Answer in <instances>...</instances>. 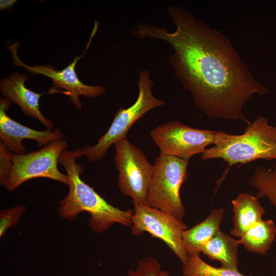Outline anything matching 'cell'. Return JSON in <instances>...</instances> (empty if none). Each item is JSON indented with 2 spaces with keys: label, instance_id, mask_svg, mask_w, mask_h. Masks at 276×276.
<instances>
[{
  "label": "cell",
  "instance_id": "cell-1",
  "mask_svg": "<svg viewBox=\"0 0 276 276\" xmlns=\"http://www.w3.org/2000/svg\"><path fill=\"white\" fill-rule=\"evenodd\" d=\"M174 32L148 24L134 28L133 35L169 43V63L175 77L189 91L195 105L210 119L248 122L243 113L255 95L269 89L258 81L228 37L196 19L188 10L168 5Z\"/></svg>",
  "mask_w": 276,
  "mask_h": 276
},
{
  "label": "cell",
  "instance_id": "cell-2",
  "mask_svg": "<svg viewBox=\"0 0 276 276\" xmlns=\"http://www.w3.org/2000/svg\"><path fill=\"white\" fill-rule=\"evenodd\" d=\"M84 155L82 148L64 150L59 163L64 168L68 178L67 195L59 201L58 213L68 220H75L83 212L89 213L88 225L94 232L102 234L114 223L131 227L133 212L123 210L107 202L80 177L84 166L77 163L78 158Z\"/></svg>",
  "mask_w": 276,
  "mask_h": 276
},
{
  "label": "cell",
  "instance_id": "cell-3",
  "mask_svg": "<svg viewBox=\"0 0 276 276\" xmlns=\"http://www.w3.org/2000/svg\"><path fill=\"white\" fill-rule=\"evenodd\" d=\"M203 160L221 158L232 166L245 164L257 159L276 160V126L270 125L265 117L259 116L249 122L241 134L215 132L213 146L201 154Z\"/></svg>",
  "mask_w": 276,
  "mask_h": 276
},
{
  "label": "cell",
  "instance_id": "cell-4",
  "mask_svg": "<svg viewBox=\"0 0 276 276\" xmlns=\"http://www.w3.org/2000/svg\"><path fill=\"white\" fill-rule=\"evenodd\" d=\"M154 82L147 70L142 71L139 76V95L135 103L127 108H120L107 131L96 144L86 145L82 149L86 158L91 162L101 160L112 145L126 137L133 124L149 111L165 104L164 100L152 93Z\"/></svg>",
  "mask_w": 276,
  "mask_h": 276
},
{
  "label": "cell",
  "instance_id": "cell-5",
  "mask_svg": "<svg viewBox=\"0 0 276 276\" xmlns=\"http://www.w3.org/2000/svg\"><path fill=\"white\" fill-rule=\"evenodd\" d=\"M189 160L160 154L155 160L146 204L182 221L185 207L180 189L187 178Z\"/></svg>",
  "mask_w": 276,
  "mask_h": 276
},
{
  "label": "cell",
  "instance_id": "cell-6",
  "mask_svg": "<svg viewBox=\"0 0 276 276\" xmlns=\"http://www.w3.org/2000/svg\"><path fill=\"white\" fill-rule=\"evenodd\" d=\"M114 145L120 190L124 195L131 197L132 201L146 204L153 165L143 150L130 142L127 137Z\"/></svg>",
  "mask_w": 276,
  "mask_h": 276
},
{
  "label": "cell",
  "instance_id": "cell-7",
  "mask_svg": "<svg viewBox=\"0 0 276 276\" xmlns=\"http://www.w3.org/2000/svg\"><path fill=\"white\" fill-rule=\"evenodd\" d=\"M68 145L64 139L52 142L36 151L12 153L13 167L5 183L6 190L12 192L25 182L36 178H49L68 185L67 174L58 168L60 156Z\"/></svg>",
  "mask_w": 276,
  "mask_h": 276
},
{
  "label": "cell",
  "instance_id": "cell-8",
  "mask_svg": "<svg viewBox=\"0 0 276 276\" xmlns=\"http://www.w3.org/2000/svg\"><path fill=\"white\" fill-rule=\"evenodd\" d=\"M133 213L131 233L140 236L144 232L162 240L184 264L188 254L183 245L181 234L188 226L172 215L147 204L132 201Z\"/></svg>",
  "mask_w": 276,
  "mask_h": 276
},
{
  "label": "cell",
  "instance_id": "cell-9",
  "mask_svg": "<svg viewBox=\"0 0 276 276\" xmlns=\"http://www.w3.org/2000/svg\"><path fill=\"white\" fill-rule=\"evenodd\" d=\"M216 131L196 129L178 121L164 123L150 132L161 154L189 160L213 145Z\"/></svg>",
  "mask_w": 276,
  "mask_h": 276
},
{
  "label": "cell",
  "instance_id": "cell-10",
  "mask_svg": "<svg viewBox=\"0 0 276 276\" xmlns=\"http://www.w3.org/2000/svg\"><path fill=\"white\" fill-rule=\"evenodd\" d=\"M19 44L16 43L8 48L11 52L13 64L23 67L33 74H41L50 78L53 81L54 87L50 89V93H54L57 88L64 89L63 93L70 96V101L77 109H82V105L79 99L80 96L95 98L105 93V88L103 86L87 85L83 83L78 78L75 66L83 55L81 57H76L73 62L62 70H55L48 65L31 66L24 63L18 57L17 50Z\"/></svg>",
  "mask_w": 276,
  "mask_h": 276
},
{
  "label": "cell",
  "instance_id": "cell-11",
  "mask_svg": "<svg viewBox=\"0 0 276 276\" xmlns=\"http://www.w3.org/2000/svg\"><path fill=\"white\" fill-rule=\"evenodd\" d=\"M12 101L5 97L0 99V140L10 150L15 154L26 153V148L22 142L32 140L37 147H44L49 144L64 139V135L59 129L35 130L22 125L10 118L7 114Z\"/></svg>",
  "mask_w": 276,
  "mask_h": 276
},
{
  "label": "cell",
  "instance_id": "cell-12",
  "mask_svg": "<svg viewBox=\"0 0 276 276\" xmlns=\"http://www.w3.org/2000/svg\"><path fill=\"white\" fill-rule=\"evenodd\" d=\"M28 79L26 74L15 73L8 78L2 79L0 83L1 94L20 108L24 114L35 118L43 124L46 129L52 130L54 124L46 118L39 108V99L43 94H38L25 86Z\"/></svg>",
  "mask_w": 276,
  "mask_h": 276
},
{
  "label": "cell",
  "instance_id": "cell-13",
  "mask_svg": "<svg viewBox=\"0 0 276 276\" xmlns=\"http://www.w3.org/2000/svg\"><path fill=\"white\" fill-rule=\"evenodd\" d=\"M234 215L232 236L240 238L256 223L261 220L266 211L256 196L241 193L232 200Z\"/></svg>",
  "mask_w": 276,
  "mask_h": 276
},
{
  "label": "cell",
  "instance_id": "cell-14",
  "mask_svg": "<svg viewBox=\"0 0 276 276\" xmlns=\"http://www.w3.org/2000/svg\"><path fill=\"white\" fill-rule=\"evenodd\" d=\"M224 213L223 208L215 209L203 221L182 231L181 236L188 254L200 253L201 248L221 231Z\"/></svg>",
  "mask_w": 276,
  "mask_h": 276
},
{
  "label": "cell",
  "instance_id": "cell-15",
  "mask_svg": "<svg viewBox=\"0 0 276 276\" xmlns=\"http://www.w3.org/2000/svg\"><path fill=\"white\" fill-rule=\"evenodd\" d=\"M238 240L221 231L200 249L210 259L218 261L222 267L238 270Z\"/></svg>",
  "mask_w": 276,
  "mask_h": 276
},
{
  "label": "cell",
  "instance_id": "cell-16",
  "mask_svg": "<svg viewBox=\"0 0 276 276\" xmlns=\"http://www.w3.org/2000/svg\"><path fill=\"white\" fill-rule=\"evenodd\" d=\"M276 236V225L271 219L259 221L238 239L240 245L248 251L265 255Z\"/></svg>",
  "mask_w": 276,
  "mask_h": 276
},
{
  "label": "cell",
  "instance_id": "cell-17",
  "mask_svg": "<svg viewBox=\"0 0 276 276\" xmlns=\"http://www.w3.org/2000/svg\"><path fill=\"white\" fill-rule=\"evenodd\" d=\"M249 184L257 190L258 198H267L276 208V165L270 169L257 166Z\"/></svg>",
  "mask_w": 276,
  "mask_h": 276
},
{
  "label": "cell",
  "instance_id": "cell-18",
  "mask_svg": "<svg viewBox=\"0 0 276 276\" xmlns=\"http://www.w3.org/2000/svg\"><path fill=\"white\" fill-rule=\"evenodd\" d=\"M199 254H188L187 261L182 267L183 276H252L244 275L238 270L230 268L214 267L203 261Z\"/></svg>",
  "mask_w": 276,
  "mask_h": 276
},
{
  "label": "cell",
  "instance_id": "cell-19",
  "mask_svg": "<svg viewBox=\"0 0 276 276\" xmlns=\"http://www.w3.org/2000/svg\"><path fill=\"white\" fill-rule=\"evenodd\" d=\"M162 271L158 260L152 256L142 258L137 262L135 269H129L128 276H160Z\"/></svg>",
  "mask_w": 276,
  "mask_h": 276
},
{
  "label": "cell",
  "instance_id": "cell-20",
  "mask_svg": "<svg viewBox=\"0 0 276 276\" xmlns=\"http://www.w3.org/2000/svg\"><path fill=\"white\" fill-rule=\"evenodd\" d=\"M26 210L24 205H16L2 210L0 212V237L10 227L17 224Z\"/></svg>",
  "mask_w": 276,
  "mask_h": 276
},
{
  "label": "cell",
  "instance_id": "cell-21",
  "mask_svg": "<svg viewBox=\"0 0 276 276\" xmlns=\"http://www.w3.org/2000/svg\"><path fill=\"white\" fill-rule=\"evenodd\" d=\"M12 153L0 142V183L5 187L13 167Z\"/></svg>",
  "mask_w": 276,
  "mask_h": 276
},
{
  "label": "cell",
  "instance_id": "cell-22",
  "mask_svg": "<svg viewBox=\"0 0 276 276\" xmlns=\"http://www.w3.org/2000/svg\"><path fill=\"white\" fill-rule=\"evenodd\" d=\"M17 2L15 0H1L0 1L1 10H8Z\"/></svg>",
  "mask_w": 276,
  "mask_h": 276
},
{
  "label": "cell",
  "instance_id": "cell-23",
  "mask_svg": "<svg viewBox=\"0 0 276 276\" xmlns=\"http://www.w3.org/2000/svg\"><path fill=\"white\" fill-rule=\"evenodd\" d=\"M160 276H170L169 272L167 270H162Z\"/></svg>",
  "mask_w": 276,
  "mask_h": 276
}]
</instances>
